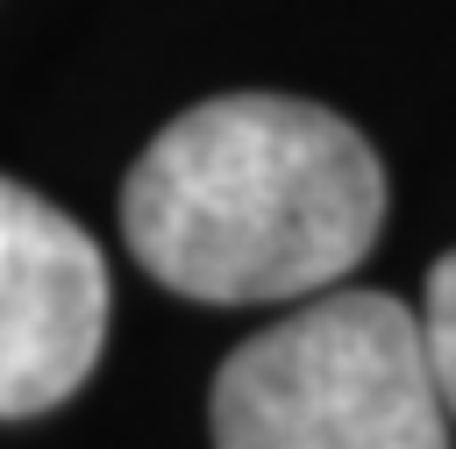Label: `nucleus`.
<instances>
[{"instance_id":"20e7f679","label":"nucleus","mask_w":456,"mask_h":449,"mask_svg":"<svg viewBox=\"0 0 456 449\" xmlns=\"http://www.w3.org/2000/svg\"><path fill=\"white\" fill-rule=\"evenodd\" d=\"M420 328H428V356H435V385L449 399V420H456V249L428 271V306H420Z\"/></svg>"},{"instance_id":"f257e3e1","label":"nucleus","mask_w":456,"mask_h":449,"mask_svg":"<svg viewBox=\"0 0 456 449\" xmlns=\"http://www.w3.org/2000/svg\"><path fill=\"white\" fill-rule=\"evenodd\" d=\"M385 228L378 150L328 107L228 93L178 114L121 185V235L185 299L328 292Z\"/></svg>"},{"instance_id":"f03ea898","label":"nucleus","mask_w":456,"mask_h":449,"mask_svg":"<svg viewBox=\"0 0 456 449\" xmlns=\"http://www.w3.org/2000/svg\"><path fill=\"white\" fill-rule=\"evenodd\" d=\"M428 328L392 292H321L214 378V449H449Z\"/></svg>"},{"instance_id":"7ed1b4c3","label":"nucleus","mask_w":456,"mask_h":449,"mask_svg":"<svg viewBox=\"0 0 456 449\" xmlns=\"http://www.w3.org/2000/svg\"><path fill=\"white\" fill-rule=\"evenodd\" d=\"M107 342V264L43 192L0 178V420L71 399Z\"/></svg>"}]
</instances>
